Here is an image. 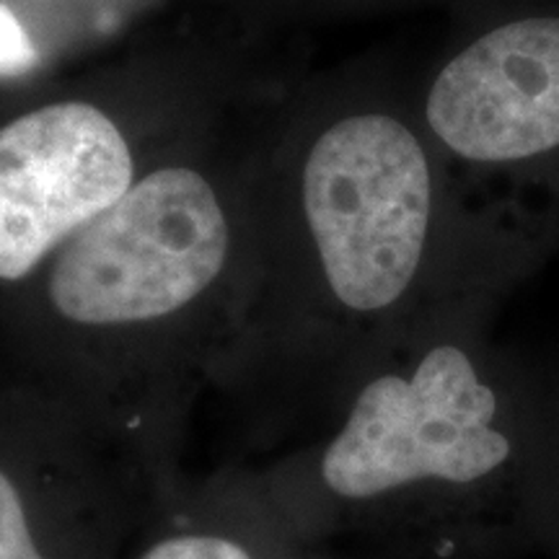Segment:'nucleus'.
<instances>
[{"label": "nucleus", "instance_id": "f257e3e1", "mask_svg": "<svg viewBox=\"0 0 559 559\" xmlns=\"http://www.w3.org/2000/svg\"><path fill=\"white\" fill-rule=\"evenodd\" d=\"M539 432L519 379L469 340H436L360 383L319 453L317 498L275 508L313 549L330 528L412 521L495 485Z\"/></svg>", "mask_w": 559, "mask_h": 559}, {"label": "nucleus", "instance_id": "f03ea898", "mask_svg": "<svg viewBox=\"0 0 559 559\" xmlns=\"http://www.w3.org/2000/svg\"><path fill=\"white\" fill-rule=\"evenodd\" d=\"M423 117L451 158L500 181L510 234L549 257L559 247V11L479 32L432 75Z\"/></svg>", "mask_w": 559, "mask_h": 559}, {"label": "nucleus", "instance_id": "7ed1b4c3", "mask_svg": "<svg viewBox=\"0 0 559 559\" xmlns=\"http://www.w3.org/2000/svg\"><path fill=\"white\" fill-rule=\"evenodd\" d=\"M304 210L334 300L358 317L389 313L428 264L438 218L428 145L391 111L340 117L306 158Z\"/></svg>", "mask_w": 559, "mask_h": 559}, {"label": "nucleus", "instance_id": "20e7f679", "mask_svg": "<svg viewBox=\"0 0 559 559\" xmlns=\"http://www.w3.org/2000/svg\"><path fill=\"white\" fill-rule=\"evenodd\" d=\"M226 251V215L213 187L190 169H160L70 236L47 296L73 324H143L198 298Z\"/></svg>", "mask_w": 559, "mask_h": 559}, {"label": "nucleus", "instance_id": "39448f33", "mask_svg": "<svg viewBox=\"0 0 559 559\" xmlns=\"http://www.w3.org/2000/svg\"><path fill=\"white\" fill-rule=\"evenodd\" d=\"M130 187L128 143L91 104H47L0 122V283L24 280Z\"/></svg>", "mask_w": 559, "mask_h": 559}, {"label": "nucleus", "instance_id": "423d86ee", "mask_svg": "<svg viewBox=\"0 0 559 559\" xmlns=\"http://www.w3.org/2000/svg\"><path fill=\"white\" fill-rule=\"evenodd\" d=\"M151 508L45 477L0 423V559H124Z\"/></svg>", "mask_w": 559, "mask_h": 559}, {"label": "nucleus", "instance_id": "0eeeda50", "mask_svg": "<svg viewBox=\"0 0 559 559\" xmlns=\"http://www.w3.org/2000/svg\"><path fill=\"white\" fill-rule=\"evenodd\" d=\"M124 559H319L267 495L158 500Z\"/></svg>", "mask_w": 559, "mask_h": 559}, {"label": "nucleus", "instance_id": "6e6552de", "mask_svg": "<svg viewBox=\"0 0 559 559\" xmlns=\"http://www.w3.org/2000/svg\"><path fill=\"white\" fill-rule=\"evenodd\" d=\"M41 55L16 11L0 0V81H16L37 70Z\"/></svg>", "mask_w": 559, "mask_h": 559}]
</instances>
